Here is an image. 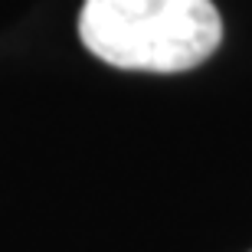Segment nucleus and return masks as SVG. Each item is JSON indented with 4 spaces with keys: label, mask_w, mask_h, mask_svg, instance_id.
I'll use <instances>...</instances> for the list:
<instances>
[{
    "label": "nucleus",
    "mask_w": 252,
    "mask_h": 252,
    "mask_svg": "<svg viewBox=\"0 0 252 252\" xmlns=\"http://www.w3.org/2000/svg\"><path fill=\"white\" fill-rule=\"evenodd\" d=\"M82 46L115 69L187 72L223 39L213 0H85Z\"/></svg>",
    "instance_id": "obj_1"
}]
</instances>
